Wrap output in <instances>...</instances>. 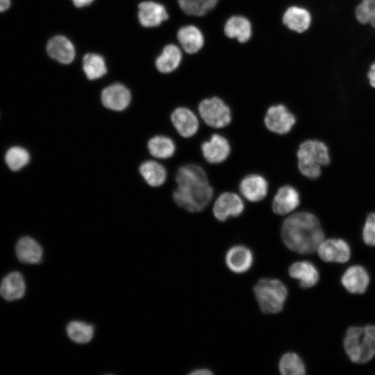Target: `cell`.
<instances>
[{
    "label": "cell",
    "mask_w": 375,
    "mask_h": 375,
    "mask_svg": "<svg viewBox=\"0 0 375 375\" xmlns=\"http://www.w3.org/2000/svg\"><path fill=\"white\" fill-rule=\"evenodd\" d=\"M375 10V0H361L355 8V16L361 24H369Z\"/></svg>",
    "instance_id": "cell-34"
},
{
    "label": "cell",
    "mask_w": 375,
    "mask_h": 375,
    "mask_svg": "<svg viewBox=\"0 0 375 375\" xmlns=\"http://www.w3.org/2000/svg\"><path fill=\"white\" fill-rule=\"evenodd\" d=\"M11 5V0H0V12L7 10Z\"/></svg>",
    "instance_id": "cell-39"
},
{
    "label": "cell",
    "mask_w": 375,
    "mask_h": 375,
    "mask_svg": "<svg viewBox=\"0 0 375 375\" xmlns=\"http://www.w3.org/2000/svg\"><path fill=\"white\" fill-rule=\"evenodd\" d=\"M367 78L370 85L375 88V62L371 65L367 72Z\"/></svg>",
    "instance_id": "cell-36"
},
{
    "label": "cell",
    "mask_w": 375,
    "mask_h": 375,
    "mask_svg": "<svg viewBox=\"0 0 375 375\" xmlns=\"http://www.w3.org/2000/svg\"><path fill=\"white\" fill-rule=\"evenodd\" d=\"M300 203V196L293 186L285 185L277 190L274 197L272 208L279 215H285L295 210Z\"/></svg>",
    "instance_id": "cell-13"
},
{
    "label": "cell",
    "mask_w": 375,
    "mask_h": 375,
    "mask_svg": "<svg viewBox=\"0 0 375 375\" xmlns=\"http://www.w3.org/2000/svg\"><path fill=\"white\" fill-rule=\"evenodd\" d=\"M181 58V51L177 46L167 45L156 60V67L162 73H169L178 67Z\"/></svg>",
    "instance_id": "cell-27"
},
{
    "label": "cell",
    "mask_w": 375,
    "mask_h": 375,
    "mask_svg": "<svg viewBox=\"0 0 375 375\" xmlns=\"http://www.w3.org/2000/svg\"><path fill=\"white\" fill-rule=\"evenodd\" d=\"M83 68L90 80L99 78L107 72L103 58L95 53H88L83 57Z\"/></svg>",
    "instance_id": "cell-31"
},
{
    "label": "cell",
    "mask_w": 375,
    "mask_h": 375,
    "mask_svg": "<svg viewBox=\"0 0 375 375\" xmlns=\"http://www.w3.org/2000/svg\"><path fill=\"white\" fill-rule=\"evenodd\" d=\"M177 38L184 51L190 54L199 51L204 43L202 33L192 25L181 28L177 33Z\"/></svg>",
    "instance_id": "cell-24"
},
{
    "label": "cell",
    "mask_w": 375,
    "mask_h": 375,
    "mask_svg": "<svg viewBox=\"0 0 375 375\" xmlns=\"http://www.w3.org/2000/svg\"><path fill=\"white\" fill-rule=\"evenodd\" d=\"M147 149L149 154L155 158L167 159L175 153L176 144L169 137L157 135L148 140Z\"/></svg>",
    "instance_id": "cell-26"
},
{
    "label": "cell",
    "mask_w": 375,
    "mask_h": 375,
    "mask_svg": "<svg viewBox=\"0 0 375 375\" xmlns=\"http://www.w3.org/2000/svg\"><path fill=\"white\" fill-rule=\"evenodd\" d=\"M178 2L186 14L202 16L214 8L218 0H178Z\"/></svg>",
    "instance_id": "cell-33"
},
{
    "label": "cell",
    "mask_w": 375,
    "mask_h": 375,
    "mask_svg": "<svg viewBox=\"0 0 375 375\" xmlns=\"http://www.w3.org/2000/svg\"><path fill=\"white\" fill-rule=\"evenodd\" d=\"M31 160L29 152L25 148L14 146L9 148L5 154V162L8 168L13 171H19L27 165Z\"/></svg>",
    "instance_id": "cell-32"
},
{
    "label": "cell",
    "mask_w": 375,
    "mask_h": 375,
    "mask_svg": "<svg viewBox=\"0 0 375 375\" xmlns=\"http://www.w3.org/2000/svg\"><path fill=\"white\" fill-rule=\"evenodd\" d=\"M362 238L366 244L375 246V213L368 215L362 230Z\"/></svg>",
    "instance_id": "cell-35"
},
{
    "label": "cell",
    "mask_w": 375,
    "mask_h": 375,
    "mask_svg": "<svg viewBox=\"0 0 375 375\" xmlns=\"http://www.w3.org/2000/svg\"><path fill=\"white\" fill-rule=\"evenodd\" d=\"M224 33L230 38H237L240 42H245L251 36V23L244 17L233 16L225 24Z\"/></svg>",
    "instance_id": "cell-25"
},
{
    "label": "cell",
    "mask_w": 375,
    "mask_h": 375,
    "mask_svg": "<svg viewBox=\"0 0 375 375\" xmlns=\"http://www.w3.org/2000/svg\"><path fill=\"white\" fill-rule=\"evenodd\" d=\"M26 292V283L22 274L12 272L7 274L0 284V295L6 301L22 298Z\"/></svg>",
    "instance_id": "cell-19"
},
{
    "label": "cell",
    "mask_w": 375,
    "mask_h": 375,
    "mask_svg": "<svg viewBox=\"0 0 375 375\" xmlns=\"http://www.w3.org/2000/svg\"><path fill=\"white\" fill-rule=\"evenodd\" d=\"M242 196L251 202L262 200L268 192V183L264 176L251 174L244 177L239 185Z\"/></svg>",
    "instance_id": "cell-14"
},
{
    "label": "cell",
    "mask_w": 375,
    "mask_h": 375,
    "mask_svg": "<svg viewBox=\"0 0 375 375\" xmlns=\"http://www.w3.org/2000/svg\"><path fill=\"white\" fill-rule=\"evenodd\" d=\"M170 119L178 133L185 138L194 135L199 124L196 115L189 108L178 107L173 110Z\"/></svg>",
    "instance_id": "cell-12"
},
{
    "label": "cell",
    "mask_w": 375,
    "mask_h": 375,
    "mask_svg": "<svg viewBox=\"0 0 375 375\" xmlns=\"http://www.w3.org/2000/svg\"><path fill=\"white\" fill-rule=\"evenodd\" d=\"M369 24L375 29V10Z\"/></svg>",
    "instance_id": "cell-40"
},
{
    "label": "cell",
    "mask_w": 375,
    "mask_h": 375,
    "mask_svg": "<svg viewBox=\"0 0 375 375\" xmlns=\"http://www.w3.org/2000/svg\"><path fill=\"white\" fill-rule=\"evenodd\" d=\"M278 369L283 375H303L306 367L301 358L295 353L288 352L282 356Z\"/></svg>",
    "instance_id": "cell-30"
},
{
    "label": "cell",
    "mask_w": 375,
    "mask_h": 375,
    "mask_svg": "<svg viewBox=\"0 0 375 375\" xmlns=\"http://www.w3.org/2000/svg\"><path fill=\"white\" fill-rule=\"evenodd\" d=\"M177 185H185L208 181L204 169L195 164H187L181 166L175 176Z\"/></svg>",
    "instance_id": "cell-28"
},
{
    "label": "cell",
    "mask_w": 375,
    "mask_h": 375,
    "mask_svg": "<svg viewBox=\"0 0 375 375\" xmlns=\"http://www.w3.org/2000/svg\"><path fill=\"white\" fill-rule=\"evenodd\" d=\"M244 209L242 199L234 192H226L221 194L215 201L212 212L215 217L224 222L229 217L240 215Z\"/></svg>",
    "instance_id": "cell-8"
},
{
    "label": "cell",
    "mask_w": 375,
    "mask_h": 375,
    "mask_svg": "<svg viewBox=\"0 0 375 375\" xmlns=\"http://www.w3.org/2000/svg\"><path fill=\"white\" fill-rule=\"evenodd\" d=\"M264 122L271 132L283 135L292 130L296 123V117L285 106L278 104L267 109Z\"/></svg>",
    "instance_id": "cell-7"
},
{
    "label": "cell",
    "mask_w": 375,
    "mask_h": 375,
    "mask_svg": "<svg viewBox=\"0 0 375 375\" xmlns=\"http://www.w3.org/2000/svg\"><path fill=\"white\" fill-rule=\"evenodd\" d=\"M74 6L81 8L90 5L94 0H72Z\"/></svg>",
    "instance_id": "cell-38"
},
{
    "label": "cell",
    "mask_w": 375,
    "mask_h": 375,
    "mask_svg": "<svg viewBox=\"0 0 375 375\" xmlns=\"http://www.w3.org/2000/svg\"><path fill=\"white\" fill-rule=\"evenodd\" d=\"M317 251L319 258L325 262L343 263L347 262L351 256L349 244L338 238L324 240Z\"/></svg>",
    "instance_id": "cell-11"
},
{
    "label": "cell",
    "mask_w": 375,
    "mask_h": 375,
    "mask_svg": "<svg viewBox=\"0 0 375 375\" xmlns=\"http://www.w3.org/2000/svg\"><path fill=\"white\" fill-rule=\"evenodd\" d=\"M131 101L130 90L124 85L115 83L105 88L101 93V101L107 109L122 112L126 110Z\"/></svg>",
    "instance_id": "cell-9"
},
{
    "label": "cell",
    "mask_w": 375,
    "mask_h": 375,
    "mask_svg": "<svg viewBox=\"0 0 375 375\" xmlns=\"http://www.w3.org/2000/svg\"><path fill=\"white\" fill-rule=\"evenodd\" d=\"M341 282L349 292L362 294L366 291L368 287L369 277L364 267L360 265H353L345 271Z\"/></svg>",
    "instance_id": "cell-16"
},
{
    "label": "cell",
    "mask_w": 375,
    "mask_h": 375,
    "mask_svg": "<svg viewBox=\"0 0 375 375\" xmlns=\"http://www.w3.org/2000/svg\"><path fill=\"white\" fill-rule=\"evenodd\" d=\"M199 112L204 122L212 128H224L231 122L230 108L216 97L202 100L199 105Z\"/></svg>",
    "instance_id": "cell-6"
},
{
    "label": "cell",
    "mask_w": 375,
    "mask_h": 375,
    "mask_svg": "<svg viewBox=\"0 0 375 375\" xmlns=\"http://www.w3.org/2000/svg\"><path fill=\"white\" fill-rule=\"evenodd\" d=\"M202 155L211 164H219L227 159L231 153L228 140L219 134H213L201 146Z\"/></svg>",
    "instance_id": "cell-10"
},
{
    "label": "cell",
    "mask_w": 375,
    "mask_h": 375,
    "mask_svg": "<svg viewBox=\"0 0 375 375\" xmlns=\"http://www.w3.org/2000/svg\"><path fill=\"white\" fill-rule=\"evenodd\" d=\"M225 261L231 271L236 274H242L251 267L253 256L248 247L243 245H235L226 252Z\"/></svg>",
    "instance_id": "cell-15"
},
{
    "label": "cell",
    "mask_w": 375,
    "mask_h": 375,
    "mask_svg": "<svg viewBox=\"0 0 375 375\" xmlns=\"http://www.w3.org/2000/svg\"><path fill=\"white\" fill-rule=\"evenodd\" d=\"M289 275L299 282L303 288L313 287L319 281V275L315 266L308 261H298L290 265Z\"/></svg>",
    "instance_id": "cell-20"
},
{
    "label": "cell",
    "mask_w": 375,
    "mask_h": 375,
    "mask_svg": "<svg viewBox=\"0 0 375 375\" xmlns=\"http://www.w3.org/2000/svg\"><path fill=\"white\" fill-rule=\"evenodd\" d=\"M212 374L213 372L207 368L196 369L190 373L191 375H211Z\"/></svg>",
    "instance_id": "cell-37"
},
{
    "label": "cell",
    "mask_w": 375,
    "mask_h": 375,
    "mask_svg": "<svg viewBox=\"0 0 375 375\" xmlns=\"http://www.w3.org/2000/svg\"><path fill=\"white\" fill-rule=\"evenodd\" d=\"M344 348L355 363H365L375 356V326H352L347 329Z\"/></svg>",
    "instance_id": "cell-2"
},
{
    "label": "cell",
    "mask_w": 375,
    "mask_h": 375,
    "mask_svg": "<svg viewBox=\"0 0 375 375\" xmlns=\"http://www.w3.org/2000/svg\"><path fill=\"white\" fill-rule=\"evenodd\" d=\"M47 51L51 58L63 64L70 63L75 56L74 45L62 35L51 38L47 43Z\"/></svg>",
    "instance_id": "cell-21"
},
{
    "label": "cell",
    "mask_w": 375,
    "mask_h": 375,
    "mask_svg": "<svg viewBox=\"0 0 375 375\" xmlns=\"http://www.w3.org/2000/svg\"><path fill=\"white\" fill-rule=\"evenodd\" d=\"M138 171L145 183L153 188L162 185L167 176L165 167L153 160L142 162L139 166Z\"/></svg>",
    "instance_id": "cell-22"
},
{
    "label": "cell",
    "mask_w": 375,
    "mask_h": 375,
    "mask_svg": "<svg viewBox=\"0 0 375 375\" xmlns=\"http://www.w3.org/2000/svg\"><path fill=\"white\" fill-rule=\"evenodd\" d=\"M298 168L304 176L315 179L321 175V167L330 163L327 146L317 140L303 142L297 151Z\"/></svg>",
    "instance_id": "cell-3"
},
{
    "label": "cell",
    "mask_w": 375,
    "mask_h": 375,
    "mask_svg": "<svg viewBox=\"0 0 375 375\" xmlns=\"http://www.w3.org/2000/svg\"><path fill=\"white\" fill-rule=\"evenodd\" d=\"M212 196L213 190L208 181L177 185L172 194L174 202L180 208L190 212L203 210Z\"/></svg>",
    "instance_id": "cell-5"
},
{
    "label": "cell",
    "mask_w": 375,
    "mask_h": 375,
    "mask_svg": "<svg viewBox=\"0 0 375 375\" xmlns=\"http://www.w3.org/2000/svg\"><path fill=\"white\" fill-rule=\"evenodd\" d=\"M17 259L25 264H38L42 261L43 250L41 245L31 237L21 238L16 244Z\"/></svg>",
    "instance_id": "cell-17"
},
{
    "label": "cell",
    "mask_w": 375,
    "mask_h": 375,
    "mask_svg": "<svg viewBox=\"0 0 375 375\" xmlns=\"http://www.w3.org/2000/svg\"><path fill=\"white\" fill-rule=\"evenodd\" d=\"M281 238L291 251L309 254L317 250L324 240V233L316 216L303 211L292 214L283 221Z\"/></svg>",
    "instance_id": "cell-1"
},
{
    "label": "cell",
    "mask_w": 375,
    "mask_h": 375,
    "mask_svg": "<svg viewBox=\"0 0 375 375\" xmlns=\"http://www.w3.org/2000/svg\"><path fill=\"white\" fill-rule=\"evenodd\" d=\"M66 333L72 342L77 344H86L92 340L94 328L92 324L75 320L67 324Z\"/></svg>",
    "instance_id": "cell-29"
},
{
    "label": "cell",
    "mask_w": 375,
    "mask_h": 375,
    "mask_svg": "<svg viewBox=\"0 0 375 375\" xmlns=\"http://www.w3.org/2000/svg\"><path fill=\"white\" fill-rule=\"evenodd\" d=\"M138 8L139 21L145 27L158 26L168 18L165 8L153 1L142 2L139 4Z\"/></svg>",
    "instance_id": "cell-18"
},
{
    "label": "cell",
    "mask_w": 375,
    "mask_h": 375,
    "mask_svg": "<svg viewBox=\"0 0 375 375\" xmlns=\"http://www.w3.org/2000/svg\"><path fill=\"white\" fill-rule=\"evenodd\" d=\"M283 22L290 30L301 33L310 27L311 15L306 8L291 6L285 12Z\"/></svg>",
    "instance_id": "cell-23"
},
{
    "label": "cell",
    "mask_w": 375,
    "mask_h": 375,
    "mask_svg": "<svg viewBox=\"0 0 375 375\" xmlns=\"http://www.w3.org/2000/svg\"><path fill=\"white\" fill-rule=\"evenodd\" d=\"M253 293L262 312L276 314L283 308L288 290L282 281L264 278L254 285Z\"/></svg>",
    "instance_id": "cell-4"
}]
</instances>
